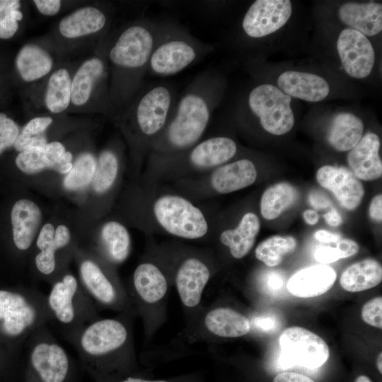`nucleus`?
Listing matches in <instances>:
<instances>
[{
    "label": "nucleus",
    "mask_w": 382,
    "mask_h": 382,
    "mask_svg": "<svg viewBox=\"0 0 382 382\" xmlns=\"http://www.w3.org/2000/svg\"><path fill=\"white\" fill-rule=\"evenodd\" d=\"M364 124L350 112H340L335 116L329 128L327 139L338 151H347L354 147L362 138Z\"/></svg>",
    "instance_id": "28"
},
{
    "label": "nucleus",
    "mask_w": 382,
    "mask_h": 382,
    "mask_svg": "<svg viewBox=\"0 0 382 382\" xmlns=\"http://www.w3.org/2000/svg\"><path fill=\"white\" fill-rule=\"evenodd\" d=\"M305 222L308 225H315L319 219L317 212L313 209H307L303 214Z\"/></svg>",
    "instance_id": "55"
},
{
    "label": "nucleus",
    "mask_w": 382,
    "mask_h": 382,
    "mask_svg": "<svg viewBox=\"0 0 382 382\" xmlns=\"http://www.w3.org/2000/svg\"><path fill=\"white\" fill-rule=\"evenodd\" d=\"M52 122L50 117H37L30 120L22 129L21 135L35 137L42 134Z\"/></svg>",
    "instance_id": "42"
},
{
    "label": "nucleus",
    "mask_w": 382,
    "mask_h": 382,
    "mask_svg": "<svg viewBox=\"0 0 382 382\" xmlns=\"http://www.w3.org/2000/svg\"><path fill=\"white\" fill-rule=\"evenodd\" d=\"M279 88L291 98L309 102L325 99L330 92L328 83L321 76L308 72L287 71L277 79Z\"/></svg>",
    "instance_id": "20"
},
{
    "label": "nucleus",
    "mask_w": 382,
    "mask_h": 382,
    "mask_svg": "<svg viewBox=\"0 0 382 382\" xmlns=\"http://www.w3.org/2000/svg\"><path fill=\"white\" fill-rule=\"evenodd\" d=\"M49 323L45 294L33 289H0V335L26 342L33 332Z\"/></svg>",
    "instance_id": "3"
},
{
    "label": "nucleus",
    "mask_w": 382,
    "mask_h": 382,
    "mask_svg": "<svg viewBox=\"0 0 382 382\" xmlns=\"http://www.w3.org/2000/svg\"><path fill=\"white\" fill-rule=\"evenodd\" d=\"M55 229L52 224H45L41 228L36 241L37 251L42 250L53 243Z\"/></svg>",
    "instance_id": "44"
},
{
    "label": "nucleus",
    "mask_w": 382,
    "mask_h": 382,
    "mask_svg": "<svg viewBox=\"0 0 382 382\" xmlns=\"http://www.w3.org/2000/svg\"><path fill=\"white\" fill-rule=\"evenodd\" d=\"M260 228V220L253 213H246L234 229L223 231L220 241L229 248L232 256L241 259L253 248Z\"/></svg>",
    "instance_id": "29"
},
{
    "label": "nucleus",
    "mask_w": 382,
    "mask_h": 382,
    "mask_svg": "<svg viewBox=\"0 0 382 382\" xmlns=\"http://www.w3.org/2000/svg\"><path fill=\"white\" fill-rule=\"evenodd\" d=\"M323 217L326 223L332 227L339 226L342 222L341 216L335 209H332L330 211L325 214Z\"/></svg>",
    "instance_id": "54"
},
{
    "label": "nucleus",
    "mask_w": 382,
    "mask_h": 382,
    "mask_svg": "<svg viewBox=\"0 0 382 382\" xmlns=\"http://www.w3.org/2000/svg\"><path fill=\"white\" fill-rule=\"evenodd\" d=\"M174 88L168 83H156L145 89L129 111L139 132L151 137L163 129L176 103Z\"/></svg>",
    "instance_id": "10"
},
{
    "label": "nucleus",
    "mask_w": 382,
    "mask_h": 382,
    "mask_svg": "<svg viewBox=\"0 0 382 382\" xmlns=\"http://www.w3.org/2000/svg\"><path fill=\"white\" fill-rule=\"evenodd\" d=\"M337 50L349 76L363 79L370 74L375 62V52L366 36L352 28L344 29L338 37Z\"/></svg>",
    "instance_id": "14"
},
{
    "label": "nucleus",
    "mask_w": 382,
    "mask_h": 382,
    "mask_svg": "<svg viewBox=\"0 0 382 382\" xmlns=\"http://www.w3.org/2000/svg\"><path fill=\"white\" fill-rule=\"evenodd\" d=\"M11 219L15 246L23 252L28 250L42 221L40 207L30 199H20L12 207Z\"/></svg>",
    "instance_id": "19"
},
{
    "label": "nucleus",
    "mask_w": 382,
    "mask_h": 382,
    "mask_svg": "<svg viewBox=\"0 0 382 382\" xmlns=\"http://www.w3.org/2000/svg\"><path fill=\"white\" fill-rule=\"evenodd\" d=\"M318 183L331 192L342 207L354 210L361 204L364 187L354 173L344 167L323 166L316 173Z\"/></svg>",
    "instance_id": "15"
},
{
    "label": "nucleus",
    "mask_w": 382,
    "mask_h": 382,
    "mask_svg": "<svg viewBox=\"0 0 382 382\" xmlns=\"http://www.w3.org/2000/svg\"><path fill=\"white\" fill-rule=\"evenodd\" d=\"M376 365L378 371L381 374L382 373V353L380 352V354L378 356Z\"/></svg>",
    "instance_id": "57"
},
{
    "label": "nucleus",
    "mask_w": 382,
    "mask_h": 382,
    "mask_svg": "<svg viewBox=\"0 0 382 382\" xmlns=\"http://www.w3.org/2000/svg\"><path fill=\"white\" fill-rule=\"evenodd\" d=\"M279 342L281 348L279 364L284 369L294 366L317 369L330 356L329 347L324 340L302 327L286 328L280 335Z\"/></svg>",
    "instance_id": "9"
},
{
    "label": "nucleus",
    "mask_w": 382,
    "mask_h": 382,
    "mask_svg": "<svg viewBox=\"0 0 382 382\" xmlns=\"http://www.w3.org/2000/svg\"><path fill=\"white\" fill-rule=\"evenodd\" d=\"M209 277L208 267L199 260L191 257L183 262L177 272L175 284L184 306L187 308L198 306Z\"/></svg>",
    "instance_id": "17"
},
{
    "label": "nucleus",
    "mask_w": 382,
    "mask_h": 382,
    "mask_svg": "<svg viewBox=\"0 0 382 382\" xmlns=\"http://www.w3.org/2000/svg\"><path fill=\"white\" fill-rule=\"evenodd\" d=\"M121 382H166L165 381H147L138 378L128 377Z\"/></svg>",
    "instance_id": "56"
},
{
    "label": "nucleus",
    "mask_w": 382,
    "mask_h": 382,
    "mask_svg": "<svg viewBox=\"0 0 382 382\" xmlns=\"http://www.w3.org/2000/svg\"><path fill=\"white\" fill-rule=\"evenodd\" d=\"M96 164L97 161L91 154L84 153L80 155L64 179V187L75 190L87 186L93 180Z\"/></svg>",
    "instance_id": "37"
},
{
    "label": "nucleus",
    "mask_w": 382,
    "mask_h": 382,
    "mask_svg": "<svg viewBox=\"0 0 382 382\" xmlns=\"http://www.w3.org/2000/svg\"><path fill=\"white\" fill-rule=\"evenodd\" d=\"M16 65L21 78L25 81L31 82L46 76L52 68L53 60L42 47L28 44L19 50Z\"/></svg>",
    "instance_id": "31"
},
{
    "label": "nucleus",
    "mask_w": 382,
    "mask_h": 382,
    "mask_svg": "<svg viewBox=\"0 0 382 382\" xmlns=\"http://www.w3.org/2000/svg\"><path fill=\"white\" fill-rule=\"evenodd\" d=\"M54 241L60 248L65 249L71 241L69 228L64 225L58 226L55 229Z\"/></svg>",
    "instance_id": "50"
},
{
    "label": "nucleus",
    "mask_w": 382,
    "mask_h": 382,
    "mask_svg": "<svg viewBox=\"0 0 382 382\" xmlns=\"http://www.w3.org/2000/svg\"><path fill=\"white\" fill-rule=\"evenodd\" d=\"M315 237L320 242L325 243H336L340 239L339 234L323 229L317 231L315 233Z\"/></svg>",
    "instance_id": "53"
},
{
    "label": "nucleus",
    "mask_w": 382,
    "mask_h": 382,
    "mask_svg": "<svg viewBox=\"0 0 382 382\" xmlns=\"http://www.w3.org/2000/svg\"><path fill=\"white\" fill-rule=\"evenodd\" d=\"M236 151L237 145L232 139L216 137L196 145L191 150L189 159L195 166L209 168L229 161Z\"/></svg>",
    "instance_id": "23"
},
{
    "label": "nucleus",
    "mask_w": 382,
    "mask_h": 382,
    "mask_svg": "<svg viewBox=\"0 0 382 382\" xmlns=\"http://www.w3.org/2000/svg\"><path fill=\"white\" fill-rule=\"evenodd\" d=\"M72 158L73 156L71 152L65 151L57 164L54 170L61 174L66 175L69 173L73 167Z\"/></svg>",
    "instance_id": "52"
},
{
    "label": "nucleus",
    "mask_w": 382,
    "mask_h": 382,
    "mask_svg": "<svg viewBox=\"0 0 382 382\" xmlns=\"http://www.w3.org/2000/svg\"><path fill=\"white\" fill-rule=\"evenodd\" d=\"M18 0H0V38L12 37L18 29V21L23 18Z\"/></svg>",
    "instance_id": "39"
},
{
    "label": "nucleus",
    "mask_w": 382,
    "mask_h": 382,
    "mask_svg": "<svg viewBox=\"0 0 382 382\" xmlns=\"http://www.w3.org/2000/svg\"><path fill=\"white\" fill-rule=\"evenodd\" d=\"M209 332L221 337H238L250 330L248 318L241 313L226 307H218L209 311L204 318Z\"/></svg>",
    "instance_id": "27"
},
{
    "label": "nucleus",
    "mask_w": 382,
    "mask_h": 382,
    "mask_svg": "<svg viewBox=\"0 0 382 382\" xmlns=\"http://www.w3.org/2000/svg\"><path fill=\"white\" fill-rule=\"evenodd\" d=\"M381 280V265L368 258L347 267L341 275L340 284L347 291L359 292L376 286Z\"/></svg>",
    "instance_id": "30"
},
{
    "label": "nucleus",
    "mask_w": 382,
    "mask_h": 382,
    "mask_svg": "<svg viewBox=\"0 0 382 382\" xmlns=\"http://www.w3.org/2000/svg\"><path fill=\"white\" fill-rule=\"evenodd\" d=\"M69 73L66 69H59L49 78L45 93V105L51 112L57 114L65 110L71 102Z\"/></svg>",
    "instance_id": "35"
},
{
    "label": "nucleus",
    "mask_w": 382,
    "mask_h": 382,
    "mask_svg": "<svg viewBox=\"0 0 382 382\" xmlns=\"http://www.w3.org/2000/svg\"><path fill=\"white\" fill-rule=\"evenodd\" d=\"M118 170V161L111 151H103L97 161L93 187L98 193L106 192L112 185Z\"/></svg>",
    "instance_id": "38"
},
{
    "label": "nucleus",
    "mask_w": 382,
    "mask_h": 382,
    "mask_svg": "<svg viewBox=\"0 0 382 382\" xmlns=\"http://www.w3.org/2000/svg\"><path fill=\"white\" fill-rule=\"evenodd\" d=\"M292 236H273L261 242L255 249V257L268 267L279 265L285 255L296 248Z\"/></svg>",
    "instance_id": "36"
},
{
    "label": "nucleus",
    "mask_w": 382,
    "mask_h": 382,
    "mask_svg": "<svg viewBox=\"0 0 382 382\" xmlns=\"http://www.w3.org/2000/svg\"><path fill=\"white\" fill-rule=\"evenodd\" d=\"M104 72L105 64L98 57L87 59L81 65L71 83V101L74 105L81 106L89 100L94 86Z\"/></svg>",
    "instance_id": "32"
},
{
    "label": "nucleus",
    "mask_w": 382,
    "mask_h": 382,
    "mask_svg": "<svg viewBox=\"0 0 382 382\" xmlns=\"http://www.w3.org/2000/svg\"><path fill=\"white\" fill-rule=\"evenodd\" d=\"M212 49L173 24L164 23L163 31L150 57L146 71L150 75L176 74Z\"/></svg>",
    "instance_id": "5"
},
{
    "label": "nucleus",
    "mask_w": 382,
    "mask_h": 382,
    "mask_svg": "<svg viewBox=\"0 0 382 382\" xmlns=\"http://www.w3.org/2000/svg\"><path fill=\"white\" fill-rule=\"evenodd\" d=\"M257 170L249 159H241L214 170L211 178L213 187L220 193H229L252 185L256 180Z\"/></svg>",
    "instance_id": "22"
},
{
    "label": "nucleus",
    "mask_w": 382,
    "mask_h": 382,
    "mask_svg": "<svg viewBox=\"0 0 382 382\" xmlns=\"http://www.w3.org/2000/svg\"><path fill=\"white\" fill-rule=\"evenodd\" d=\"M369 213L370 217L377 221L381 222L382 221V195L381 194L376 195L371 200Z\"/></svg>",
    "instance_id": "51"
},
{
    "label": "nucleus",
    "mask_w": 382,
    "mask_h": 382,
    "mask_svg": "<svg viewBox=\"0 0 382 382\" xmlns=\"http://www.w3.org/2000/svg\"><path fill=\"white\" fill-rule=\"evenodd\" d=\"M380 140L374 133L366 134L347 155V162L354 175L360 180H375L381 177L382 163L379 156Z\"/></svg>",
    "instance_id": "16"
},
{
    "label": "nucleus",
    "mask_w": 382,
    "mask_h": 382,
    "mask_svg": "<svg viewBox=\"0 0 382 382\" xmlns=\"http://www.w3.org/2000/svg\"><path fill=\"white\" fill-rule=\"evenodd\" d=\"M18 134L19 129L14 120L0 112V155L14 145Z\"/></svg>",
    "instance_id": "40"
},
{
    "label": "nucleus",
    "mask_w": 382,
    "mask_h": 382,
    "mask_svg": "<svg viewBox=\"0 0 382 382\" xmlns=\"http://www.w3.org/2000/svg\"><path fill=\"white\" fill-rule=\"evenodd\" d=\"M336 243L340 259L352 256L358 253L359 247L357 242L352 239H340Z\"/></svg>",
    "instance_id": "46"
},
{
    "label": "nucleus",
    "mask_w": 382,
    "mask_h": 382,
    "mask_svg": "<svg viewBox=\"0 0 382 382\" xmlns=\"http://www.w3.org/2000/svg\"><path fill=\"white\" fill-rule=\"evenodd\" d=\"M65 151L62 143L52 141L19 152L15 162L19 170L28 174L37 173L48 168L54 170Z\"/></svg>",
    "instance_id": "26"
},
{
    "label": "nucleus",
    "mask_w": 382,
    "mask_h": 382,
    "mask_svg": "<svg viewBox=\"0 0 382 382\" xmlns=\"http://www.w3.org/2000/svg\"><path fill=\"white\" fill-rule=\"evenodd\" d=\"M62 336L91 369L101 368L129 351V330L120 318H98Z\"/></svg>",
    "instance_id": "2"
},
{
    "label": "nucleus",
    "mask_w": 382,
    "mask_h": 382,
    "mask_svg": "<svg viewBox=\"0 0 382 382\" xmlns=\"http://www.w3.org/2000/svg\"><path fill=\"white\" fill-rule=\"evenodd\" d=\"M79 282L93 302L101 306L122 308L127 303L125 292L93 258H80Z\"/></svg>",
    "instance_id": "12"
},
{
    "label": "nucleus",
    "mask_w": 382,
    "mask_h": 382,
    "mask_svg": "<svg viewBox=\"0 0 382 382\" xmlns=\"http://www.w3.org/2000/svg\"><path fill=\"white\" fill-rule=\"evenodd\" d=\"M291 98L279 88L268 83L252 89L248 97V105L256 115L262 128L274 135L289 132L294 125L291 108Z\"/></svg>",
    "instance_id": "8"
},
{
    "label": "nucleus",
    "mask_w": 382,
    "mask_h": 382,
    "mask_svg": "<svg viewBox=\"0 0 382 382\" xmlns=\"http://www.w3.org/2000/svg\"><path fill=\"white\" fill-rule=\"evenodd\" d=\"M25 342L30 382H66L71 358L47 325L33 332Z\"/></svg>",
    "instance_id": "6"
},
{
    "label": "nucleus",
    "mask_w": 382,
    "mask_h": 382,
    "mask_svg": "<svg viewBox=\"0 0 382 382\" xmlns=\"http://www.w3.org/2000/svg\"><path fill=\"white\" fill-rule=\"evenodd\" d=\"M106 16L100 9L86 6L63 18L59 30L66 38H77L100 31L105 25Z\"/></svg>",
    "instance_id": "24"
},
{
    "label": "nucleus",
    "mask_w": 382,
    "mask_h": 382,
    "mask_svg": "<svg viewBox=\"0 0 382 382\" xmlns=\"http://www.w3.org/2000/svg\"><path fill=\"white\" fill-rule=\"evenodd\" d=\"M33 2L40 13L45 16H54L61 8V1L59 0H35Z\"/></svg>",
    "instance_id": "47"
},
{
    "label": "nucleus",
    "mask_w": 382,
    "mask_h": 382,
    "mask_svg": "<svg viewBox=\"0 0 382 382\" xmlns=\"http://www.w3.org/2000/svg\"><path fill=\"white\" fill-rule=\"evenodd\" d=\"M46 144V139L42 135L24 137L19 134L13 146L16 151L21 152L28 148L43 146Z\"/></svg>",
    "instance_id": "45"
},
{
    "label": "nucleus",
    "mask_w": 382,
    "mask_h": 382,
    "mask_svg": "<svg viewBox=\"0 0 382 382\" xmlns=\"http://www.w3.org/2000/svg\"><path fill=\"white\" fill-rule=\"evenodd\" d=\"M133 289L140 301L154 303L166 295L168 283L164 274L156 265L145 262L138 265L134 270Z\"/></svg>",
    "instance_id": "25"
},
{
    "label": "nucleus",
    "mask_w": 382,
    "mask_h": 382,
    "mask_svg": "<svg viewBox=\"0 0 382 382\" xmlns=\"http://www.w3.org/2000/svg\"><path fill=\"white\" fill-rule=\"evenodd\" d=\"M101 242L108 259L121 263L128 257L130 250V237L126 228L117 221L106 223L102 228Z\"/></svg>",
    "instance_id": "34"
},
{
    "label": "nucleus",
    "mask_w": 382,
    "mask_h": 382,
    "mask_svg": "<svg viewBox=\"0 0 382 382\" xmlns=\"http://www.w3.org/2000/svg\"><path fill=\"white\" fill-rule=\"evenodd\" d=\"M345 24L365 36H374L382 30V5L379 3H345L338 10Z\"/></svg>",
    "instance_id": "21"
},
{
    "label": "nucleus",
    "mask_w": 382,
    "mask_h": 382,
    "mask_svg": "<svg viewBox=\"0 0 382 382\" xmlns=\"http://www.w3.org/2000/svg\"><path fill=\"white\" fill-rule=\"evenodd\" d=\"M219 76L212 71L198 75L176 100L165 127L164 140L174 149L194 144L205 131L220 96Z\"/></svg>",
    "instance_id": "1"
},
{
    "label": "nucleus",
    "mask_w": 382,
    "mask_h": 382,
    "mask_svg": "<svg viewBox=\"0 0 382 382\" xmlns=\"http://www.w3.org/2000/svg\"><path fill=\"white\" fill-rule=\"evenodd\" d=\"M154 211L158 223L173 235L195 239L207 232V223L202 212L181 197H160L154 204Z\"/></svg>",
    "instance_id": "11"
},
{
    "label": "nucleus",
    "mask_w": 382,
    "mask_h": 382,
    "mask_svg": "<svg viewBox=\"0 0 382 382\" xmlns=\"http://www.w3.org/2000/svg\"><path fill=\"white\" fill-rule=\"evenodd\" d=\"M46 303L50 323L62 335L99 318L95 303L71 273L64 272L52 282Z\"/></svg>",
    "instance_id": "4"
},
{
    "label": "nucleus",
    "mask_w": 382,
    "mask_h": 382,
    "mask_svg": "<svg viewBox=\"0 0 382 382\" xmlns=\"http://www.w3.org/2000/svg\"><path fill=\"white\" fill-rule=\"evenodd\" d=\"M298 190L288 182H280L267 188L260 200V212L267 220L279 216L298 200Z\"/></svg>",
    "instance_id": "33"
},
{
    "label": "nucleus",
    "mask_w": 382,
    "mask_h": 382,
    "mask_svg": "<svg viewBox=\"0 0 382 382\" xmlns=\"http://www.w3.org/2000/svg\"><path fill=\"white\" fill-rule=\"evenodd\" d=\"M163 25L144 21L127 27L110 50V62L120 69L143 76Z\"/></svg>",
    "instance_id": "7"
},
{
    "label": "nucleus",
    "mask_w": 382,
    "mask_h": 382,
    "mask_svg": "<svg viewBox=\"0 0 382 382\" xmlns=\"http://www.w3.org/2000/svg\"><path fill=\"white\" fill-rule=\"evenodd\" d=\"M310 204L316 209H326L331 205V201L323 193L313 191L308 196Z\"/></svg>",
    "instance_id": "49"
},
{
    "label": "nucleus",
    "mask_w": 382,
    "mask_h": 382,
    "mask_svg": "<svg viewBox=\"0 0 382 382\" xmlns=\"http://www.w3.org/2000/svg\"><path fill=\"white\" fill-rule=\"evenodd\" d=\"M335 271L328 265H318L296 272L289 279L287 289L293 296L311 298L322 295L333 286Z\"/></svg>",
    "instance_id": "18"
},
{
    "label": "nucleus",
    "mask_w": 382,
    "mask_h": 382,
    "mask_svg": "<svg viewBox=\"0 0 382 382\" xmlns=\"http://www.w3.org/2000/svg\"><path fill=\"white\" fill-rule=\"evenodd\" d=\"M291 13L292 5L289 0H257L245 14L242 27L248 36L262 37L283 27Z\"/></svg>",
    "instance_id": "13"
},
{
    "label": "nucleus",
    "mask_w": 382,
    "mask_h": 382,
    "mask_svg": "<svg viewBox=\"0 0 382 382\" xmlns=\"http://www.w3.org/2000/svg\"><path fill=\"white\" fill-rule=\"evenodd\" d=\"M361 318L367 324L382 328V298L378 296L367 301L361 309Z\"/></svg>",
    "instance_id": "41"
},
{
    "label": "nucleus",
    "mask_w": 382,
    "mask_h": 382,
    "mask_svg": "<svg viewBox=\"0 0 382 382\" xmlns=\"http://www.w3.org/2000/svg\"><path fill=\"white\" fill-rule=\"evenodd\" d=\"M272 382H316L310 377L296 372H282L275 376Z\"/></svg>",
    "instance_id": "48"
},
{
    "label": "nucleus",
    "mask_w": 382,
    "mask_h": 382,
    "mask_svg": "<svg viewBox=\"0 0 382 382\" xmlns=\"http://www.w3.org/2000/svg\"><path fill=\"white\" fill-rule=\"evenodd\" d=\"M315 259L321 264H329L340 259L336 247L320 245L314 253Z\"/></svg>",
    "instance_id": "43"
},
{
    "label": "nucleus",
    "mask_w": 382,
    "mask_h": 382,
    "mask_svg": "<svg viewBox=\"0 0 382 382\" xmlns=\"http://www.w3.org/2000/svg\"><path fill=\"white\" fill-rule=\"evenodd\" d=\"M355 382H371V381L369 377L361 375L356 378Z\"/></svg>",
    "instance_id": "58"
}]
</instances>
